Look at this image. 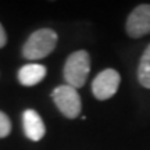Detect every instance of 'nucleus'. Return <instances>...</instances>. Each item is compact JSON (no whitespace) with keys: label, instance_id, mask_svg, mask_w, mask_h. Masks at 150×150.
<instances>
[{"label":"nucleus","instance_id":"nucleus-8","mask_svg":"<svg viewBox=\"0 0 150 150\" xmlns=\"http://www.w3.org/2000/svg\"><path fill=\"white\" fill-rule=\"evenodd\" d=\"M138 79L143 88L150 89V45L146 47L145 53L140 57V63L138 67Z\"/></svg>","mask_w":150,"mask_h":150},{"label":"nucleus","instance_id":"nucleus-10","mask_svg":"<svg viewBox=\"0 0 150 150\" xmlns=\"http://www.w3.org/2000/svg\"><path fill=\"white\" fill-rule=\"evenodd\" d=\"M6 42H7V35H6V31H4V28H3V25L0 24V49L4 46Z\"/></svg>","mask_w":150,"mask_h":150},{"label":"nucleus","instance_id":"nucleus-7","mask_svg":"<svg viewBox=\"0 0 150 150\" xmlns=\"http://www.w3.org/2000/svg\"><path fill=\"white\" fill-rule=\"evenodd\" d=\"M46 67L42 64H27L21 67L18 71V81L24 86L38 85L40 81L46 76Z\"/></svg>","mask_w":150,"mask_h":150},{"label":"nucleus","instance_id":"nucleus-4","mask_svg":"<svg viewBox=\"0 0 150 150\" xmlns=\"http://www.w3.org/2000/svg\"><path fill=\"white\" fill-rule=\"evenodd\" d=\"M120 82H121V76L118 71L112 68L103 70L92 82V92L97 100H107L117 93Z\"/></svg>","mask_w":150,"mask_h":150},{"label":"nucleus","instance_id":"nucleus-6","mask_svg":"<svg viewBox=\"0 0 150 150\" xmlns=\"http://www.w3.org/2000/svg\"><path fill=\"white\" fill-rule=\"evenodd\" d=\"M22 124H24V132L28 139L38 142L46 134V127L43 124L40 115L35 110H27L22 115Z\"/></svg>","mask_w":150,"mask_h":150},{"label":"nucleus","instance_id":"nucleus-2","mask_svg":"<svg viewBox=\"0 0 150 150\" xmlns=\"http://www.w3.org/2000/svg\"><path fill=\"white\" fill-rule=\"evenodd\" d=\"M91 71V56L86 50H76L64 64V79L67 85L75 89L85 85Z\"/></svg>","mask_w":150,"mask_h":150},{"label":"nucleus","instance_id":"nucleus-5","mask_svg":"<svg viewBox=\"0 0 150 150\" xmlns=\"http://www.w3.org/2000/svg\"><path fill=\"white\" fill-rule=\"evenodd\" d=\"M125 31L131 38H142L150 33V4H140L129 14Z\"/></svg>","mask_w":150,"mask_h":150},{"label":"nucleus","instance_id":"nucleus-9","mask_svg":"<svg viewBox=\"0 0 150 150\" xmlns=\"http://www.w3.org/2000/svg\"><path fill=\"white\" fill-rule=\"evenodd\" d=\"M11 131L10 118L6 115L3 111H0V138H6Z\"/></svg>","mask_w":150,"mask_h":150},{"label":"nucleus","instance_id":"nucleus-1","mask_svg":"<svg viewBox=\"0 0 150 150\" xmlns=\"http://www.w3.org/2000/svg\"><path fill=\"white\" fill-rule=\"evenodd\" d=\"M57 39V33L50 28L38 29L28 38L22 49V54L28 60H40L53 52Z\"/></svg>","mask_w":150,"mask_h":150},{"label":"nucleus","instance_id":"nucleus-3","mask_svg":"<svg viewBox=\"0 0 150 150\" xmlns=\"http://www.w3.org/2000/svg\"><path fill=\"white\" fill-rule=\"evenodd\" d=\"M52 97L57 108L67 118H76L79 115L82 103H81V97L75 88L70 85L57 86L52 92Z\"/></svg>","mask_w":150,"mask_h":150}]
</instances>
